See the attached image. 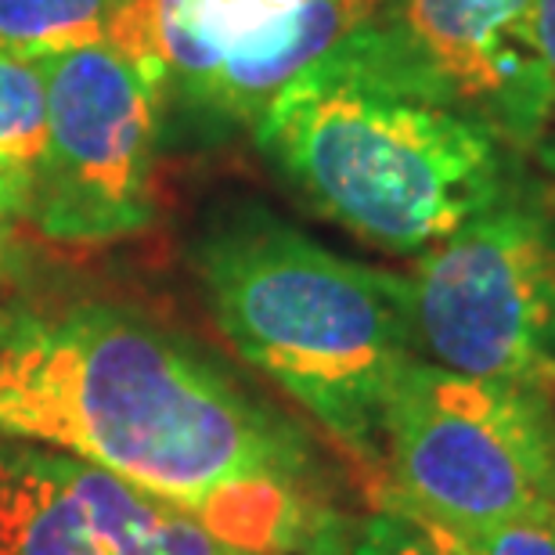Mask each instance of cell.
<instances>
[{"instance_id": "13", "label": "cell", "mask_w": 555, "mask_h": 555, "mask_svg": "<svg viewBox=\"0 0 555 555\" xmlns=\"http://www.w3.org/2000/svg\"><path fill=\"white\" fill-rule=\"evenodd\" d=\"M433 530L459 555H555V513L519 516L476 530Z\"/></svg>"}, {"instance_id": "12", "label": "cell", "mask_w": 555, "mask_h": 555, "mask_svg": "<svg viewBox=\"0 0 555 555\" xmlns=\"http://www.w3.org/2000/svg\"><path fill=\"white\" fill-rule=\"evenodd\" d=\"M127 0H0V51L51 59L108 40Z\"/></svg>"}, {"instance_id": "1", "label": "cell", "mask_w": 555, "mask_h": 555, "mask_svg": "<svg viewBox=\"0 0 555 555\" xmlns=\"http://www.w3.org/2000/svg\"><path fill=\"white\" fill-rule=\"evenodd\" d=\"M0 437L91 462L249 555H350L299 422L119 299L0 307Z\"/></svg>"}, {"instance_id": "8", "label": "cell", "mask_w": 555, "mask_h": 555, "mask_svg": "<svg viewBox=\"0 0 555 555\" xmlns=\"http://www.w3.org/2000/svg\"><path fill=\"white\" fill-rule=\"evenodd\" d=\"M386 18L516 152H534L555 127V91L534 43V0H390Z\"/></svg>"}, {"instance_id": "15", "label": "cell", "mask_w": 555, "mask_h": 555, "mask_svg": "<svg viewBox=\"0 0 555 555\" xmlns=\"http://www.w3.org/2000/svg\"><path fill=\"white\" fill-rule=\"evenodd\" d=\"M22 209L0 192V282L18 268V224H22Z\"/></svg>"}, {"instance_id": "2", "label": "cell", "mask_w": 555, "mask_h": 555, "mask_svg": "<svg viewBox=\"0 0 555 555\" xmlns=\"http://www.w3.org/2000/svg\"><path fill=\"white\" fill-rule=\"evenodd\" d=\"M253 138L310 209L401 257L454 235L519 173V152L386 15L282 87Z\"/></svg>"}, {"instance_id": "5", "label": "cell", "mask_w": 555, "mask_h": 555, "mask_svg": "<svg viewBox=\"0 0 555 555\" xmlns=\"http://www.w3.org/2000/svg\"><path fill=\"white\" fill-rule=\"evenodd\" d=\"M418 350L451 372L555 397V181L524 170L418 257Z\"/></svg>"}, {"instance_id": "17", "label": "cell", "mask_w": 555, "mask_h": 555, "mask_svg": "<svg viewBox=\"0 0 555 555\" xmlns=\"http://www.w3.org/2000/svg\"><path fill=\"white\" fill-rule=\"evenodd\" d=\"M534 155H538V163H541V173H548L552 181H555V127L548 130L545 138L538 141V149H534Z\"/></svg>"}, {"instance_id": "7", "label": "cell", "mask_w": 555, "mask_h": 555, "mask_svg": "<svg viewBox=\"0 0 555 555\" xmlns=\"http://www.w3.org/2000/svg\"><path fill=\"white\" fill-rule=\"evenodd\" d=\"M390 0H127L108 48L220 124H257L299 73L379 22Z\"/></svg>"}, {"instance_id": "16", "label": "cell", "mask_w": 555, "mask_h": 555, "mask_svg": "<svg viewBox=\"0 0 555 555\" xmlns=\"http://www.w3.org/2000/svg\"><path fill=\"white\" fill-rule=\"evenodd\" d=\"M534 43L555 91V0H534Z\"/></svg>"}, {"instance_id": "6", "label": "cell", "mask_w": 555, "mask_h": 555, "mask_svg": "<svg viewBox=\"0 0 555 555\" xmlns=\"http://www.w3.org/2000/svg\"><path fill=\"white\" fill-rule=\"evenodd\" d=\"M48 144L26 220L62 246H105L155 220L163 83L108 43L51 54Z\"/></svg>"}, {"instance_id": "3", "label": "cell", "mask_w": 555, "mask_h": 555, "mask_svg": "<svg viewBox=\"0 0 555 555\" xmlns=\"http://www.w3.org/2000/svg\"><path fill=\"white\" fill-rule=\"evenodd\" d=\"M188 260L238 358L379 465L386 408L418 358L412 282L339 257L253 198L209 209Z\"/></svg>"}, {"instance_id": "11", "label": "cell", "mask_w": 555, "mask_h": 555, "mask_svg": "<svg viewBox=\"0 0 555 555\" xmlns=\"http://www.w3.org/2000/svg\"><path fill=\"white\" fill-rule=\"evenodd\" d=\"M48 144V80L40 59L0 51V192L26 217Z\"/></svg>"}, {"instance_id": "14", "label": "cell", "mask_w": 555, "mask_h": 555, "mask_svg": "<svg viewBox=\"0 0 555 555\" xmlns=\"http://www.w3.org/2000/svg\"><path fill=\"white\" fill-rule=\"evenodd\" d=\"M350 555H459V552L429 524L401 513V508H383V513L358 524L350 541Z\"/></svg>"}, {"instance_id": "9", "label": "cell", "mask_w": 555, "mask_h": 555, "mask_svg": "<svg viewBox=\"0 0 555 555\" xmlns=\"http://www.w3.org/2000/svg\"><path fill=\"white\" fill-rule=\"evenodd\" d=\"M48 462L65 491L83 508L94 538L108 555H249L224 545L217 534L163 498L48 448Z\"/></svg>"}, {"instance_id": "4", "label": "cell", "mask_w": 555, "mask_h": 555, "mask_svg": "<svg viewBox=\"0 0 555 555\" xmlns=\"http://www.w3.org/2000/svg\"><path fill=\"white\" fill-rule=\"evenodd\" d=\"M386 508L440 530L555 513V397L415 358L383 422Z\"/></svg>"}, {"instance_id": "10", "label": "cell", "mask_w": 555, "mask_h": 555, "mask_svg": "<svg viewBox=\"0 0 555 555\" xmlns=\"http://www.w3.org/2000/svg\"><path fill=\"white\" fill-rule=\"evenodd\" d=\"M0 555H108L48 448L0 437Z\"/></svg>"}]
</instances>
